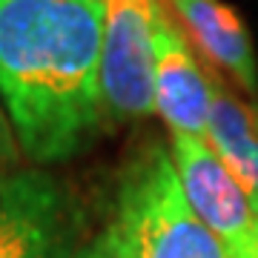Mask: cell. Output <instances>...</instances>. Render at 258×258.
<instances>
[{
    "instance_id": "cell-6",
    "label": "cell",
    "mask_w": 258,
    "mask_h": 258,
    "mask_svg": "<svg viewBox=\"0 0 258 258\" xmlns=\"http://www.w3.org/2000/svg\"><path fill=\"white\" fill-rule=\"evenodd\" d=\"M212 83L215 78L201 69L181 26L166 15L155 55V112L172 135L207 141Z\"/></svg>"
},
{
    "instance_id": "cell-3",
    "label": "cell",
    "mask_w": 258,
    "mask_h": 258,
    "mask_svg": "<svg viewBox=\"0 0 258 258\" xmlns=\"http://www.w3.org/2000/svg\"><path fill=\"white\" fill-rule=\"evenodd\" d=\"M164 0H103L101 98L109 123L155 115V55Z\"/></svg>"
},
{
    "instance_id": "cell-9",
    "label": "cell",
    "mask_w": 258,
    "mask_h": 258,
    "mask_svg": "<svg viewBox=\"0 0 258 258\" xmlns=\"http://www.w3.org/2000/svg\"><path fill=\"white\" fill-rule=\"evenodd\" d=\"M18 155H20V147H18V138H15V129H12L6 109L0 103V164H12V161H18Z\"/></svg>"
},
{
    "instance_id": "cell-1",
    "label": "cell",
    "mask_w": 258,
    "mask_h": 258,
    "mask_svg": "<svg viewBox=\"0 0 258 258\" xmlns=\"http://www.w3.org/2000/svg\"><path fill=\"white\" fill-rule=\"evenodd\" d=\"M103 0H0V103L35 164L81 155L106 123Z\"/></svg>"
},
{
    "instance_id": "cell-4",
    "label": "cell",
    "mask_w": 258,
    "mask_h": 258,
    "mask_svg": "<svg viewBox=\"0 0 258 258\" xmlns=\"http://www.w3.org/2000/svg\"><path fill=\"white\" fill-rule=\"evenodd\" d=\"M81 210L75 195L43 169L0 178V258H75Z\"/></svg>"
},
{
    "instance_id": "cell-10",
    "label": "cell",
    "mask_w": 258,
    "mask_h": 258,
    "mask_svg": "<svg viewBox=\"0 0 258 258\" xmlns=\"http://www.w3.org/2000/svg\"><path fill=\"white\" fill-rule=\"evenodd\" d=\"M75 258H115V255H112V249H109V244H106V238H103V235H98V238L89 241L86 247L78 249V255H75Z\"/></svg>"
},
{
    "instance_id": "cell-2",
    "label": "cell",
    "mask_w": 258,
    "mask_h": 258,
    "mask_svg": "<svg viewBox=\"0 0 258 258\" xmlns=\"http://www.w3.org/2000/svg\"><path fill=\"white\" fill-rule=\"evenodd\" d=\"M101 235L115 258H230L189 207L172 155L161 144H149L126 164Z\"/></svg>"
},
{
    "instance_id": "cell-7",
    "label": "cell",
    "mask_w": 258,
    "mask_h": 258,
    "mask_svg": "<svg viewBox=\"0 0 258 258\" xmlns=\"http://www.w3.org/2000/svg\"><path fill=\"white\" fill-rule=\"evenodd\" d=\"M189 46L244 95L258 98V57L247 23L224 0H164Z\"/></svg>"
},
{
    "instance_id": "cell-11",
    "label": "cell",
    "mask_w": 258,
    "mask_h": 258,
    "mask_svg": "<svg viewBox=\"0 0 258 258\" xmlns=\"http://www.w3.org/2000/svg\"><path fill=\"white\" fill-rule=\"evenodd\" d=\"M230 258H258V252H227Z\"/></svg>"
},
{
    "instance_id": "cell-8",
    "label": "cell",
    "mask_w": 258,
    "mask_h": 258,
    "mask_svg": "<svg viewBox=\"0 0 258 258\" xmlns=\"http://www.w3.org/2000/svg\"><path fill=\"white\" fill-rule=\"evenodd\" d=\"M212 78L207 144L235 172L258 210V103L235 95L218 75Z\"/></svg>"
},
{
    "instance_id": "cell-5",
    "label": "cell",
    "mask_w": 258,
    "mask_h": 258,
    "mask_svg": "<svg viewBox=\"0 0 258 258\" xmlns=\"http://www.w3.org/2000/svg\"><path fill=\"white\" fill-rule=\"evenodd\" d=\"M169 155L189 207L227 252H258V210L218 152L204 138L172 135Z\"/></svg>"
}]
</instances>
